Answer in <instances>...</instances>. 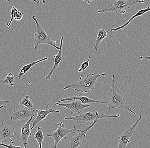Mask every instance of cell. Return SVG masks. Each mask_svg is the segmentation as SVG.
Segmentation results:
<instances>
[{
    "label": "cell",
    "mask_w": 150,
    "mask_h": 148,
    "mask_svg": "<svg viewBox=\"0 0 150 148\" xmlns=\"http://www.w3.org/2000/svg\"><path fill=\"white\" fill-rule=\"evenodd\" d=\"M111 83V89L108 93L106 103L109 109L118 108L126 109L134 115H136V112L133 111L131 108L127 105L124 96L116 85L114 74L112 75Z\"/></svg>",
    "instance_id": "1"
},
{
    "label": "cell",
    "mask_w": 150,
    "mask_h": 148,
    "mask_svg": "<svg viewBox=\"0 0 150 148\" xmlns=\"http://www.w3.org/2000/svg\"><path fill=\"white\" fill-rule=\"evenodd\" d=\"M105 73L96 74L95 73H89L86 76L81 75L79 80L75 81L74 83L67 85L64 89L66 90L72 89L75 91L82 93H89L91 91H93L95 89V85L98 78L105 76Z\"/></svg>",
    "instance_id": "2"
},
{
    "label": "cell",
    "mask_w": 150,
    "mask_h": 148,
    "mask_svg": "<svg viewBox=\"0 0 150 148\" xmlns=\"http://www.w3.org/2000/svg\"><path fill=\"white\" fill-rule=\"evenodd\" d=\"M144 0H111L109 5L97 10L98 13L114 12L123 14L133 6L144 3Z\"/></svg>",
    "instance_id": "3"
},
{
    "label": "cell",
    "mask_w": 150,
    "mask_h": 148,
    "mask_svg": "<svg viewBox=\"0 0 150 148\" xmlns=\"http://www.w3.org/2000/svg\"><path fill=\"white\" fill-rule=\"evenodd\" d=\"M120 114L117 115H109L98 111L96 112L88 111L82 114L72 117H66L65 120H71L74 121L78 124H88L89 123H93L95 120L104 118H113L120 117Z\"/></svg>",
    "instance_id": "4"
},
{
    "label": "cell",
    "mask_w": 150,
    "mask_h": 148,
    "mask_svg": "<svg viewBox=\"0 0 150 148\" xmlns=\"http://www.w3.org/2000/svg\"><path fill=\"white\" fill-rule=\"evenodd\" d=\"M32 18L35 22L36 27V32L34 34V38L35 42L34 44L35 49V50L38 49L39 45L41 44H47L59 50L60 47L56 45V41L51 40L45 30L39 24L36 16L33 15Z\"/></svg>",
    "instance_id": "5"
},
{
    "label": "cell",
    "mask_w": 150,
    "mask_h": 148,
    "mask_svg": "<svg viewBox=\"0 0 150 148\" xmlns=\"http://www.w3.org/2000/svg\"><path fill=\"white\" fill-rule=\"evenodd\" d=\"M58 129L52 133H48L47 136L53 139L54 141V148H56L60 141L63 139L66 138V136L70 133H76L81 131L80 129H76L75 126L73 129H67L62 122L58 123Z\"/></svg>",
    "instance_id": "6"
},
{
    "label": "cell",
    "mask_w": 150,
    "mask_h": 148,
    "mask_svg": "<svg viewBox=\"0 0 150 148\" xmlns=\"http://www.w3.org/2000/svg\"><path fill=\"white\" fill-rule=\"evenodd\" d=\"M98 121V120H95L91 125L84 126L77 135L69 137L67 141V147L78 148L84 145L86 134L90 129L93 127Z\"/></svg>",
    "instance_id": "7"
},
{
    "label": "cell",
    "mask_w": 150,
    "mask_h": 148,
    "mask_svg": "<svg viewBox=\"0 0 150 148\" xmlns=\"http://www.w3.org/2000/svg\"><path fill=\"white\" fill-rule=\"evenodd\" d=\"M17 133L15 128L13 126L7 125L4 122L0 124V142L9 143H13L12 138L16 136Z\"/></svg>",
    "instance_id": "8"
},
{
    "label": "cell",
    "mask_w": 150,
    "mask_h": 148,
    "mask_svg": "<svg viewBox=\"0 0 150 148\" xmlns=\"http://www.w3.org/2000/svg\"><path fill=\"white\" fill-rule=\"evenodd\" d=\"M142 119V116L140 115L134 124L126 131L123 132L118 137V148H127V143H130V139L133 136V133L137 128L139 123Z\"/></svg>",
    "instance_id": "9"
},
{
    "label": "cell",
    "mask_w": 150,
    "mask_h": 148,
    "mask_svg": "<svg viewBox=\"0 0 150 148\" xmlns=\"http://www.w3.org/2000/svg\"><path fill=\"white\" fill-rule=\"evenodd\" d=\"M55 105L66 108L70 110L71 115H73L75 113L80 114L84 108L89 107L90 106V105L82 104L80 101L78 100L70 101L69 103L56 102Z\"/></svg>",
    "instance_id": "10"
},
{
    "label": "cell",
    "mask_w": 150,
    "mask_h": 148,
    "mask_svg": "<svg viewBox=\"0 0 150 148\" xmlns=\"http://www.w3.org/2000/svg\"><path fill=\"white\" fill-rule=\"evenodd\" d=\"M34 110H31L23 105H20L17 110H14L10 116V120L13 121H22L30 118L34 115Z\"/></svg>",
    "instance_id": "11"
},
{
    "label": "cell",
    "mask_w": 150,
    "mask_h": 148,
    "mask_svg": "<svg viewBox=\"0 0 150 148\" xmlns=\"http://www.w3.org/2000/svg\"><path fill=\"white\" fill-rule=\"evenodd\" d=\"M35 116V115H33L30 117V119L28 120L27 122L23 123L21 126V134L20 137V140L24 147V148H27V145H28V141L29 137L32 135V133L31 132V129L30 127V125L32 120L33 119Z\"/></svg>",
    "instance_id": "12"
},
{
    "label": "cell",
    "mask_w": 150,
    "mask_h": 148,
    "mask_svg": "<svg viewBox=\"0 0 150 148\" xmlns=\"http://www.w3.org/2000/svg\"><path fill=\"white\" fill-rule=\"evenodd\" d=\"M49 106V104H48L45 110H40V109H36V111L37 112V116L34 119L32 120L31 122L33 123L32 126L31 128V129H33L41 121L45 120L47 116L51 113H60V111L59 110H54L52 108H49L48 107Z\"/></svg>",
    "instance_id": "13"
},
{
    "label": "cell",
    "mask_w": 150,
    "mask_h": 148,
    "mask_svg": "<svg viewBox=\"0 0 150 148\" xmlns=\"http://www.w3.org/2000/svg\"><path fill=\"white\" fill-rule=\"evenodd\" d=\"M64 38V35H62L60 39V49L59 50V52H58V54H54L53 55V57L55 59H54V64H53V66H52V68L50 72H49V73L46 76L45 78V79L46 80H50L52 76L53 73L56 71V69L59 66L60 63L61 62V61H62V45Z\"/></svg>",
    "instance_id": "14"
},
{
    "label": "cell",
    "mask_w": 150,
    "mask_h": 148,
    "mask_svg": "<svg viewBox=\"0 0 150 148\" xmlns=\"http://www.w3.org/2000/svg\"><path fill=\"white\" fill-rule=\"evenodd\" d=\"M74 100H78L79 101L84 104H88L90 103L96 104H106V103L103 101H96L89 98L87 96H74L70 97H67V98H62L59 101H58V103L65 102V101H70Z\"/></svg>",
    "instance_id": "15"
},
{
    "label": "cell",
    "mask_w": 150,
    "mask_h": 148,
    "mask_svg": "<svg viewBox=\"0 0 150 148\" xmlns=\"http://www.w3.org/2000/svg\"><path fill=\"white\" fill-rule=\"evenodd\" d=\"M150 11V6H148V7H146L145 9H141L139 10L135 14L133 15L132 16V17L131 18L129 19L127 22H126L125 24H123L122 25H121L120 27H118L117 28H112L110 30V31L112 32H116L117 31L119 30H124L125 28L126 27L127 25H128L129 24V23L131 22V21L133 20V19L135 18H136L140 16H142V15L145 14V13H147V12Z\"/></svg>",
    "instance_id": "16"
},
{
    "label": "cell",
    "mask_w": 150,
    "mask_h": 148,
    "mask_svg": "<svg viewBox=\"0 0 150 148\" xmlns=\"http://www.w3.org/2000/svg\"><path fill=\"white\" fill-rule=\"evenodd\" d=\"M47 59L48 58L46 57L43 58V59H41L38 60L36 61L24 65L22 67V68H21L20 72L18 73V75H17V78H18L19 79H21L23 75L25 74L27 72H28L33 66H34L35 65L38 63L42 62L44 61L47 60Z\"/></svg>",
    "instance_id": "17"
},
{
    "label": "cell",
    "mask_w": 150,
    "mask_h": 148,
    "mask_svg": "<svg viewBox=\"0 0 150 148\" xmlns=\"http://www.w3.org/2000/svg\"><path fill=\"white\" fill-rule=\"evenodd\" d=\"M110 31V30H105L104 29H99L97 33V37L95 43L93 46V49L96 51L98 50V47L100 43L104 38L108 36V33Z\"/></svg>",
    "instance_id": "18"
},
{
    "label": "cell",
    "mask_w": 150,
    "mask_h": 148,
    "mask_svg": "<svg viewBox=\"0 0 150 148\" xmlns=\"http://www.w3.org/2000/svg\"><path fill=\"white\" fill-rule=\"evenodd\" d=\"M34 138L37 140L38 143L40 148H42V142L44 139V133H43V129L41 127H38L37 131L35 134Z\"/></svg>",
    "instance_id": "19"
},
{
    "label": "cell",
    "mask_w": 150,
    "mask_h": 148,
    "mask_svg": "<svg viewBox=\"0 0 150 148\" xmlns=\"http://www.w3.org/2000/svg\"><path fill=\"white\" fill-rule=\"evenodd\" d=\"M19 105H23L31 110H34L33 102L30 100V96L27 95L20 101Z\"/></svg>",
    "instance_id": "20"
},
{
    "label": "cell",
    "mask_w": 150,
    "mask_h": 148,
    "mask_svg": "<svg viewBox=\"0 0 150 148\" xmlns=\"http://www.w3.org/2000/svg\"><path fill=\"white\" fill-rule=\"evenodd\" d=\"M15 77L13 73H9L2 80V82L6 86H15Z\"/></svg>",
    "instance_id": "21"
},
{
    "label": "cell",
    "mask_w": 150,
    "mask_h": 148,
    "mask_svg": "<svg viewBox=\"0 0 150 148\" xmlns=\"http://www.w3.org/2000/svg\"><path fill=\"white\" fill-rule=\"evenodd\" d=\"M91 55H89L88 57V59L86 61L82 63V64L81 65L80 67L78 68V72H81L84 71V70H86L89 65L90 64V59H91Z\"/></svg>",
    "instance_id": "22"
},
{
    "label": "cell",
    "mask_w": 150,
    "mask_h": 148,
    "mask_svg": "<svg viewBox=\"0 0 150 148\" xmlns=\"http://www.w3.org/2000/svg\"><path fill=\"white\" fill-rule=\"evenodd\" d=\"M23 14L21 11H19L17 9L15 10L14 12V19L17 21H19L22 19Z\"/></svg>",
    "instance_id": "23"
},
{
    "label": "cell",
    "mask_w": 150,
    "mask_h": 148,
    "mask_svg": "<svg viewBox=\"0 0 150 148\" xmlns=\"http://www.w3.org/2000/svg\"><path fill=\"white\" fill-rule=\"evenodd\" d=\"M16 10H17V8L15 7L14 6H13L11 8V19H10V21H9V23H8L7 21H6L5 22L6 23V25H7V27H9L10 26L11 24H12V22H13V20H14V12Z\"/></svg>",
    "instance_id": "24"
},
{
    "label": "cell",
    "mask_w": 150,
    "mask_h": 148,
    "mask_svg": "<svg viewBox=\"0 0 150 148\" xmlns=\"http://www.w3.org/2000/svg\"><path fill=\"white\" fill-rule=\"evenodd\" d=\"M11 101H4V100H0V109L1 108H7V104L8 103H10Z\"/></svg>",
    "instance_id": "25"
},
{
    "label": "cell",
    "mask_w": 150,
    "mask_h": 148,
    "mask_svg": "<svg viewBox=\"0 0 150 148\" xmlns=\"http://www.w3.org/2000/svg\"><path fill=\"white\" fill-rule=\"evenodd\" d=\"M13 143H9V145H6L4 143H1L0 142V146H3V147H5L7 148H23L22 146H14Z\"/></svg>",
    "instance_id": "26"
},
{
    "label": "cell",
    "mask_w": 150,
    "mask_h": 148,
    "mask_svg": "<svg viewBox=\"0 0 150 148\" xmlns=\"http://www.w3.org/2000/svg\"><path fill=\"white\" fill-rule=\"evenodd\" d=\"M139 59L142 60H150V56H147V57L140 56Z\"/></svg>",
    "instance_id": "27"
},
{
    "label": "cell",
    "mask_w": 150,
    "mask_h": 148,
    "mask_svg": "<svg viewBox=\"0 0 150 148\" xmlns=\"http://www.w3.org/2000/svg\"><path fill=\"white\" fill-rule=\"evenodd\" d=\"M81 1H84L85 3H87L88 4H91L93 0H81Z\"/></svg>",
    "instance_id": "28"
},
{
    "label": "cell",
    "mask_w": 150,
    "mask_h": 148,
    "mask_svg": "<svg viewBox=\"0 0 150 148\" xmlns=\"http://www.w3.org/2000/svg\"><path fill=\"white\" fill-rule=\"evenodd\" d=\"M29 1H32L35 2L37 4H39L40 3V1L39 0H29Z\"/></svg>",
    "instance_id": "29"
},
{
    "label": "cell",
    "mask_w": 150,
    "mask_h": 148,
    "mask_svg": "<svg viewBox=\"0 0 150 148\" xmlns=\"http://www.w3.org/2000/svg\"><path fill=\"white\" fill-rule=\"evenodd\" d=\"M42 2L43 4H45L46 3V0H42Z\"/></svg>",
    "instance_id": "30"
},
{
    "label": "cell",
    "mask_w": 150,
    "mask_h": 148,
    "mask_svg": "<svg viewBox=\"0 0 150 148\" xmlns=\"http://www.w3.org/2000/svg\"><path fill=\"white\" fill-rule=\"evenodd\" d=\"M5 1H6L10 3L11 2V0H5Z\"/></svg>",
    "instance_id": "31"
},
{
    "label": "cell",
    "mask_w": 150,
    "mask_h": 148,
    "mask_svg": "<svg viewBox=\"0 0 150 148\" xmlns=\"http://www.w3.org/2000/svg\"></svg>",
    "instance_id": "32"
},
{
    "label": "cell",
    "mask_w": 150,
    "mask_h": 148,
    "mask_svg": "<svg viewBox=\"0 0 150 148\" xmlns=\"http://www.w3.org/2000/svg\"></svg>",
    "instance_id": "33"
}]
</instances>
